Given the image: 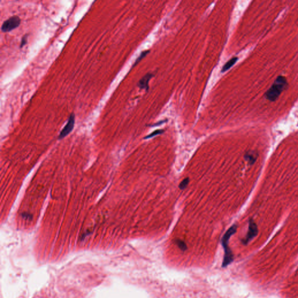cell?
Segmentation results:
<instances>
[{
    "label": "cell",
    "mask_w": 298,
    "mask_h": 298,
    "mask_svg": "<svg viewBox=\"0 0 298 298\" xmlns=\"http://www.w3.org/2000/svg\"><path fill=\"white\" fill-rule=\"evenodd\" d=\"M21 19L18 16L11 17L3 22L1 26V31L3 33L11 32L19 27Z\"/></svg>",
    "instance_id": "2"
},
{
    "label": "cell",
    "mask_w": 298,
    "mask_h": 298,
    "mask_svg": "<svg viewBox=\"0 0 298 298\" xmlns=\"http://www.w3.org/2000/svg\"><path fill=\"white\" fill-rule=\"evenodd\" d=\"M153 76V74H147L144 76L139 82L138 86L141 89H144L146 91L149 89V83L150 80Z\"/></svg>",
    "instance_id": "5"
},
{
    "label": "cell",
    "mask_w": 298,
    "mask_h": 298,
    "mask_svg": "<svg viewBox=\"0 0 298 298\" xmlns=\"http://www.w3.org/2000/svg\"><path fill=\"white\" fill-rule=\"evenodd\" d=\"M164 132V130H163V129H157V130H154V132H153L152 133H151L150 134H149V135L145 136L144 139H147L153 138V137H154V136H156L157 135L163 133Z\"/></svg>",
    "instance_id": "8"
},
{
    "label": "cell",
    "mask_w": 298,
    "mask_h": 298,
    "mask_svg": "<svg viewBox=\"0 0 298 298\" xmlns=\"http://www.w3.org/2000/svg\"><path fill=\"white\" fill-rule=\"evenodd\" d=\"M166 122V120H163V121H159L157 123H156L154 125H153L152 126H159V125L164 123Z\"/></svg>",
    "instance_id": "12"
},
{
    "label": "cell",
    "mask_w": 298,
    "mask_h": 298,
    "mask_svg": "<svg viewBox=\"0 0 298 298\" xmlns=\"http://www.w3.org/2000/svg\"><path fill=\"white\" fill-rule=\"evenodd\" d=\"M257 154L254 151H249L245 155V158L248 161L250 164H253L255 163L257 158Z\"/></svg>",
    "instance_id": "6"
},
{
    "label": "cell",
    "mask_w": 298,
    "mask_h": 298,
    "mask_svg": "<svg viewBox=\"0 0 298 298\" xmlns=\"http://www.w3.org/2000/svg\"><path fill=\"white\" fill-rule=\"evenodd\" d=\"M74 122H75V115L74 113H72L68 118V122L65 125L64 128L61 130L58 136L59 139H62L65 136H66L68 134H69L74 128Z\"/></svg>",
    "instance_id": "3"
},
{
    "label": "cell",
    "mask_w": 298,
    "mask_h": 298,
    "mask_svg": "<svg viewBox=\"0 0 298 298\" xmlns=\"http://www.w3.org/2000/svg\"><path fill=\"white\" fill-rule=\"evenodd\" d=\"M287 85V82L286 78L282 76H279L266 93L267 99L271 102L275 101L279 97L282 92L285 89Z\"/></svg>",
    "instance_id": "1"
},
{
    "label": "cell",
    "mask_w": 298,
    "mask_h": 298,
    "mask_svg": "<svg viewBox=\"0 0 298 298\" xmlns=\"http://www.w3.org/2000/svg\"><path fill=\"white\" fill-rule=\"evenodd\" d=\"M238 59V57H233L231 59H230L225 65H224L223 67L222 68V70H221V72H224L228 71L230 68H231L233 65L236 62Z\"/></svg>",
    "instance_id": "7"
},
{
    "label": "cell",
    "mask_w": 298,
    "mask_h": 298,
    "mask_svg": "<svg viewBox=\"0 0 298 298\" xmlns=\"http://www.w3.org/2000/svg\"><path fill=\"white\" fill-rule=\"evenodd\" d=\"M189 183V178H186L180 183V184L179 185V187L181 190H184L188 185Z\"/></svg>",
    "instance_id": "9"
},
{
    "label": "cell",
    "mask_w": 298,
    "mask_h": 298,
    "mask_svg": "<svg viewBox=\"0 0 298 298\" xmlns=\"http://www.w3.org/2000/svg\"><path fill=\"white\" fill-rule=\"evenodd\" d=\"M27 42H28V37H27V35H25L22 37V40H21L20 48H22L23 47L25 46L27 44Z\"/></svg>",
    "instance_id": "11"
},
{
    "label": "cell",
    "mask_w": 298,
    "mask_h": 298,
    "mask_svg": "<svg viewBox=\"0 0 298 298\" xmlns=\"http://www.w3.org/2000/svg\"><path fill=\"white\" fill-rule=\"evenodd\" d=\"M149 53V51H143V52L140 54V55L138 57V58L136 60L135 63V64H134V66L136 65L138 63H139V62L140 61H141V59H142L144 57H145V56H146V55H147Z\"/></svg>",
    "instance_id": "10"
},
{
    "label": "cell",
    "mask_w": 298,
    "mask_h": 298,
    "mask_svg": "<svg viewBox=\"0 0 298 298\" xmlns=\"http://www.w3.org/2000/svg\"><path fill=\"white\" fill-rule=\"evenodd\" d=\"M258 233V228L256 224L253 220H250L249 224V231L246 238L243 240L244 244H247L253 239Z\"/></svg>",
    "instance_id": "4"
}]
</instances>
